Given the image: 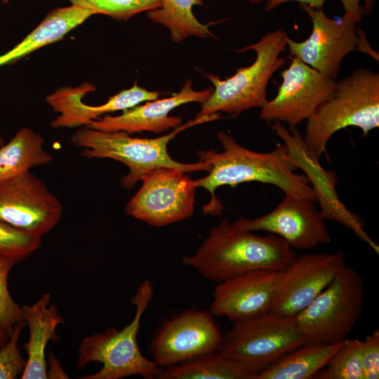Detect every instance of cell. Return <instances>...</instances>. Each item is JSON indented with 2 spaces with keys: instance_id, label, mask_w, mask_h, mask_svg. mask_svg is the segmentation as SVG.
<instances>
[{
  "instance_id": "f546056e",
  "label": "cell",
  "mask_w": 379,
  "mask_h": 379,
  "mask_svg": "<svg viewBox=\"0 0 379 379\" xmlns=\"http://www.w3.org/2000/svg\"><path fill=\"white\" fill-rule=\"evenodd\" d=\"M25 320L18 322L5 345L0 348V379H15L22 373L26 359L21 354L19 340Z\"/></svg>"
},
{
  "instance_id": "52a82bcc",
  "label": "cell",
  "mask_w": 379,
  "mask_h": 379,
  "mask_svg": "<svg viewBox=\"0 0 379 379\" xmlns=\"http://www.w3.org/2000/svg\"><path fill=\"white\" fill-rule=\"evenodd\" d=\"M362 277L347 265L303 310L294 316L305 345L343 341L358 321L364 302Z\"/></svg>"
},
{
  "instance_id": "44dd1931",
  "label": "cell",
  "mask_w": 379,
  "mask_h": 379,
  "mask_svg": "<svg viewBox=\"0 0 379 379\" xmlns=\"http://www.w3.org/2000/svg\"><path fill=\"white\" fill-rule=\"evenodd\" d=\"M93 15V11L74 5L52 10L22 41L0 55V66L12 64L44 46L60 40Z\"/></svg>"
},
{
  "instance_id": "7a4b0ae2",
  "label": "cell",
  "mask_w": 379,
  "mask_h": 379,
  "mask_svg": "<svg viewBox=\"0 0 379 379\" xmlns=\"http://www.w3.org/2000/svg\"><path fill=\"white\" fill-rule=\"evenodd\" d=\"M296 256L281 237L238 230L225 218L211 230L196 253L182 261L206 279L220 283L261 269L284 270Z\"/></svg>"
},
{
  "instance_id": "e575fe53",
  "label": "cell",
  "mask_w": 379,
  "mask_h": 379,
  "mask_svg": "<svg viewBox=\"0 0 379 379\" xmlns=\"http://www.w3.org/2000/svg\"><path fill=\"white\" fill-rule=\"evenodd\" d=\"M357 34H358V42H357L356 50L363 52L364 53L368 54L375 60L378 61V54L371 48L366 37L365 32L361 29L358 27Z\"/></svg>"
},
{
  "instance_id": "4dcf8cb0",
  "label": "cell",
  "mask_w": 379,
  "mask_h": 379,
  "mask_svg": "<svg viewBox=\"0 0 379 379\" xmlns=\"http://www.w3.org/2000/svg\"><path fill=\"white\" fill-rule=\"evenodd\" d=\"M361 364L364 379L379 378L378 329H375L361 341Z\"/></svg>"
},
{
  "instance_id": "4316f807",
  "label": "cell",
  "mask_w": 379,
  "mask_h": 379,
  "mask_svg": "<svg viewBox=\"0 0 379 379\" xmlns=\"http://www.w3.org/2000/svg\"><path fill=\"white\" fill-rule=\"evenodd\" d=\"M74 5L93 11L95 15H108L117 20H128L144 11L158 9L161 0H67Z\"/></svg>"
},
{
  "instance_id": "cb8c5ba5",
  "label": "cell",
  "mask_w": 379,
  "mask_h": 379,
  "mask_svg": "<svg viewBox=\"0 0 379 379\" xmlns=\"http://www.w3.org/2000/svg\"><path fill=\"white\" fill-rule=\"evenodd\" d=\"M158 379H253L237 361L215 351L161 369Z\"/></svg>"
},
{
  "instance_id": "8fae6325",
  "label": "cell",
  "mask_w": 379,
  "mask_h": 379,
  "mask_svg": "<svg viewBox=\"0 0 379 379\" xmlns=\"http://www.w3.org/2000/svg\"><path fill=\"white\" fill-rule=\"evenodd\" d=\"M281 76L282 82L277 95L260 107V118L266 122L297 126L308 119L335 90V79L324 76L295 56Z\"/></svg>"
},
{
  "instance_id": "e0dca14e",
  "label": "cell",
  "mask_w": 379,
  "mask_h": 379,
  "mask_svg": "<svg viewBox=\"0 0 379 379\" xmlns=\"http://www.w3.org/2000/svg\"><path fill=\"white\" fill-rule=\"evenodd\" d=\"M281 272L261 269L218 283L210 312L234 323L270 312Z\"/></svg>"
},
{
  "instance_id": "1f68e13d",
  "label": "cell",
  "mask_w": 379,
  "mask_h": 379,
  "mask_svg": "<svg viewBox=\"0 0 379 379\" xmlns=\"http://www.w3.org/2000/svg\"><path fill=\"white\" fill-rule=\"evenodd\" d=\"M344 14L350 16L357 23L366 15H370L377 0H340Z\"/></svg>"
},
{
  "instance_id": "8d00e7d4",
  "label": "cell",
  "mask_w": 379,
  "mask_h": 379,
  "mask_svg": "<svg viewBox=\"0 0 379 379\" xmlns=\"http://www.w3.org/2000/svg\"><path fill=\"white\" fill-rule=\"evenodd\" d=\"M247 1H248L251 4H259L263 1V0H247Z\"/></svg>"
},
{
  "instance_id": "8992f818",
  "label": "cell",
  "mask_w": 379,
  "mask_h": 379,
  "mask_svg": "<svg viewBox=\"0 0 379 379\" xmlns=\"http://www.w3.org/2000/svg\"><path fill=\"white\" fill-rule=\"evenodd\" d=\"M288 38L282 29L269 32L258 42L237 51H255L256 58L250 66L238 69L234 75L224 80L213 74H205L214 87L211 95L201 103V111L195 118L221 112L238 115L261 107L267 100L270 79L286 62L279 55L287 45Z\"/></svg>"
},
{
  "instance_id": "484cf974",
  "label": "cell",
  "mask_w": 379,
  "mask_h": 379,
  "mask_svg": "<svg viewBox=\"0 0 379 379\" xmlns=\"http://www.w3.org/2000/svg\"><path fill=\"white\" fill-rule=\"evenodd\" d=\"M317 379H364L361 364V341L344 340L326 365L313 377Z\"/></svg>"
},
{
  "instance_id": "30bf717a",
  "label": "cell",
  "mask_w": 379,
  "mask_h": 379,
  "mask_svg": "<svg viewBox=\"0 0 379 379\" xmlns=\"http://www.w3.org/2000/svg\"><path fill=\"white\" fill-rule=\"evenodd\" d=\"M271 128L284 141L288 159L297 168L305 172L325 220L334 221L352 230L378 254L379 246L365 231L364 221L340 199L335 188L338 182L336 173L324 169L319 161V159L306 151L297 126L287 128L283 123L275 121Z\"/></svg>"
},
{
  "instance_id": "9a60e30c",
  "label": "cell",
  "mask_w": 379,
  "mask_h": 379,
  "mask_svg": "<svg viewBox=\"0 0 379 379\" xmlns=\"http://www.w3.org/2000/svg\"><path fill=\"white\" fill-rule=\"evenodd\" d=\"M308 197L285 194L268 213L253 219L240 218L232 222L240 230L264 231L284 239L291 248L308 250L331 243L325 219Z\"/></svg>"
},
{
  "instance_id": "d6986e66",
  "label": "cell",
  "mask_w": 379,
  "mask_h": 379,
  "mask_svg": "<svg viewBox=\"0 0 379 379\" xmlns=\"http://www.w3.org/2000/svg\"><path fill=\"white\" fill-rule=\"evenodd\" d=\"M95 86L84 83L77 87H63L48 95L46 100L60 115L51 121L54 128L87 126L102 114L124 110L145 101L154 100L159 96L158 91H149L135 83L131 88L110 97L105 104L91 106L83 102L86 93L95 91Z\"/></svg>"
},
{
  "instance_id": "ac0fdd59",
  "label": "cell",
  "mask_w": 379,
  "mask_h": 379,
  "mask_svg": "<svg viewBox=\"0 0 379 379\" xmlns=\"http://www.w3.org/2000/svg\"><path fill=\"white\" fill-rule=\"evenodd\" d=\"M213 88L194 91L187 79L181 90L171 97L151 100L142 105L123 110L121 114L105 116L93 121L87 126L107 132L124 131L129 134L150 131L164 133L182 125L181 117L169 116L174 108L189 102H204L213 92Z\"/></svg>"
},
{
  "instance_id": "7c38bea8",
  "label": "cell",
  "mask_w": 379,
  "mask_h": 379,
  "mask_svg": "<svg viewBox=\"0 0 379 379\" xmlns=\"http://www.w3.org/2000/svg\"><path fill=\"white\" fill-rule=\"evenodd\" d=\"M62 206L30 171L0 182V220L42 237L60 220Z\"/></svg>"
},
{
  "instance_id": "3957f363",
  "label": "cell",
  "mask_w": 379,
  "mask_h": 379,
  "mask_svg": "<svg viewBox=\"0 0 379 379\" xmlns=\"http://www.w3.org/2000/svg\"><path fill=\"white\" fill-rule=\"evenodd\" d=\"M220 113L194 118L171 133L155 138L132 137L124 131L107 132L84 126L72 135L71 141L83 148L81 156L88 158H108L124 163L129 172L121 179L122 186L129 190L149 171L160 167L173 168L185 173L206 171V162L182 163L173 160L168 153V142L180 131L200 124L220 119Z\"/></svg>"
},
{
  "instance_id": "d4e9b609",
  "label": "cell",
  "mask_w": 379,
  "mask_h": 379,
  "mask_svg": "<svg viewBox=\"0 0 379 379\" xmlns=\"http://www.w3.org/2000/svg\"><path fill=\"white\" fill-rule=\"evenodd\" d=\"M202 4V0H161V6L148 11L147 15L152 21L168 28L175 43L192 36L213 37L209 25L199 22L192 12L194 6Z\"/></svg>"
},
{
  "instance_id": "4fadbf2b",
  "label": "cell",
  "mask_w": 379,
  "mask_h": 379,
  "mask_svg": "<svg viewBox=\"0 0 379 379\" xmlns=\"http://www.w3.org/2000/svg\"><path fill=\"white\" fill-rule=\"evenodd\" d=\"M299 8L310 18L312 30L305 41L297 42L287 39L291 54L324 76L335 79L343 58L356 51L357 23L345 14L334 20L328 18L322 8L301 4Z\"/></svg>"
},
{
  "instance_id": "5b68a950",
  "label": "cell",
  "mask_w": 379,
  "mask_h": 379,
  "mask_svg": "<svg viewBox=\"0 0 379 379\" xmlns=\"http://www.w3.org/2000/svg\"><path fill=\"white\" fill-rule=\"evenodd\" d=\"M153 296L150 281L138 286L131 302L135 306L132 321L122 329L110 327L81 340L78 347L77 368L98 362L102 368L81 379H120L138 375L146 379L157 378L161 368L142 355L137 342L140 320Z\"/></svg>"
},
{
  "instance_id": "277c9868",
  "label": "cell",
  "mask_w": 379,
  "mask_h": 379,
  "mask_svg": "<svg viewBox=\"0 0 379 379\" xmlns=\"http://www.w3.org/2000/svg\"><path fill=\"white\" fill-rule=\"evenodd\" d=\"M302 140L306 151L320 159L331 137L355 126L363 136L379 126V74L364 67L336 81L333 95L306 120Z\"/></svg>"
},
{
  "instance_id": "f35d334b",
  "label": "cell",
  "mask_w": 379,
  "mask_h": 379,
  "mask_svg": "<svg viewBox=\"0 0 379 379\" xmlns=\"http://www.w3.org/2000/svg\"><path fill=\"white\" fill-rule=\"evenodd\" d=\"M4 140L2 138H0V146H1L2 145H4Z\"/></svg>"
},
{
  "instance_id": "5bb4252c",
  "label": "cell",
  "mask_w": 379,
  "mask_h": 379,
  "mask_svg": "<svg viewBox=\"0 0 379 379\" xmlns=\"http://www.w3.org/2000/svg\"><path fill=\"white\" fill-rule=\"evenodd\" d=\"M346 266L341 251L297 255L281 272L270 312L280 316H295Z\"/></svg>"
},
{
  "instance_id": "ba28073f",
  "label": "cell",
  "mask_w": 379,
  "mask_h": 379,
  "mask_svg": "<svg viewBox=\"0 0 379 379\" xmlns=\"http://www.w3.org/2000/svg\"><path fill=\"white\" fill-rule=\"evenodd\" d=\"M305 344L293 317L268 312L234 322L223 334L218 351L255 379L284 355Z\"/></svg>"
},
{
  "instance_id": "6da1fadb",
  "label": "cell",
  "mask_w": 379,
  "mask_h": 379,
  "mask_svg": "<svg viewBox=\"0 0 379 379\" xmlns=\"http://www.w3.org/2000/svg\"><path fill=\"white\" fill-rule=\"evenodd\" d=\"M222 152L199 150L200 161L211 165L208 174L195 180L197 187L207 190L211 195L204 213L221 215L222 204L215 190L223 185L232 187L246 182L271 184L285 194L315 199L314 192L305 175L297 173V167L288 159L284 145L278 144L270 152H257L244 147L225 131L217 133Z\"/></svg>"
},
{
  "instance_id": "83f0119b",
  "label": "cell",
  "mask_w": 379,
  "mask_h": 379,
  "mask_svg": "<svg viewBox=\"0 0 379 379\" xmlns=\"http://www.w3.org/2000/svg\"><path fill=\"white\" fill-rule=\"evenodd\" d=\"M41 244V237L18 230L0 220V256L19 262Z\"/></svg>"
},
{
  "instance_id": "74e56055",
  "label": "cell",
  "mask_w": 379,
  "mask_h": 379,
  "mask_svg": "<svg viewBox=\"0 0 379 379\" xmlns=\"http://www.w3.org/2000/svg\"><path fill=\"white\" fill-rule=\"evenodd\" d=\"M10 0H0L1 2L4 3V4H8Z\"/></svg>"
},
{
  "instance_id": "d6a6232c",
  "label": "cell",
  "mask_w": 379,
  "mask_h": 379,
  "mask_svg": "<svg viewBox=\"0 0 379 379\" xmlns=\"http://www.w3.org/2000/svg\"><path fill=\"white\" fill-rule=\"evenodd\" d=\"M47 378H68V375L62 368L59 359L51 352L46 361Z\"/></svg>"
},
{
  "instance_id": "2e32d148",
  "label": "cell",
  "mask_w": 379,
  "mask_h": 379,
  "mask_svg": "<svg viewBox=\"0 0 379 379\" xmlns=\"http://www.w3.org/2000/svg\"><path fill=\"white\" fill-rule=\"evenodd\" d=\"M222 336L210 312L187 310L157 331L151 344L152 360L166 368L218 351Z\"/></svg>"
},
{
  "instance_id": "7402d4cb",
  "label": "cell",
  "mask_w": 379,
  "mask_h": 379,
  "mask_svg": "<svg viewBox=\"0 0 379 379\" xmlns=\"http://www.w3.org/2000/svg\"><path fill=\"white\" fill-rule=\"evenodd\" d=\"M44 145L40 134L23 127L7 144L0 146V182L50 163L53 155Z\"/></svg>"
},
{
  "instance_id": "836d02e7",
  "label": "cell",
  "mask_w": 379,
  "mask_h": 379,
  "mask_svg": "<svg viewBox=\"0 0 379 379\" xmlns=\"http://www.w3.org/2000/svg\"><path fill=\"white\" fill-rule=\"evenodd\" d=\"M327 0H267L265 4V10L271 11L281 4L289 1H296L301 4H306L312 8L320 9L323 8L324 3Z\"/></svg>"
},
{
  "instance_id": "f1b7e54d",
  "label": "cell",
  "mask_w": 379,
  "mask_h": 379,
  "mask_svg": "<svg viewBox=\"0 0 379 379\" xmlns=\"http://www.w3.org/2000/svg\"><path fill=\"white\" fill-rule=\"evenodd\" d=\"M15 262L0 256V328L10 337L15 326L24 320L22 307L11 296L8 279Z\"/></svg>"
},
{
  "instance_id": "d590c367",
  "label": "cell",
  "mask_w": 379,
  "mask_h": 379,
  "mask_svg": "<svg viewBox=\"0 0 379 379\" xmlns=\"http://www.w3.org/2000/svg\"><path fill=\"white\" fill-rule=\"evenodd\" d=\"M8 338V335L0 328V348L5 345Z\"/></svg>"
},
{
  "instance_id": "9c48e42d",
  "label": "cell",
  "mask_w": 379,
  "mask_h": 379,
  "mask_svg": "<svg viewBox=\"0 0 379 379\" xmlns=\"http://www.w3.org/2000/svg\"><path fill=\"white\" fill-rule=\"evenodd\" d=\"M140 189L125 207L128 215L154 227H162L192 216L195 180L185 172L160 167L145 173Z\"/></svg>"
},
{
  "instance_id": "ffe728a7",
  "label": "cell",
  "mask_w": 379,
  "mask_h": 379,
  "mask_svg": "<svg viewBox=\"0 0 379 379\" xmlns=\"http://www.w3.org/2000/svg\"><path fill=\"white\" fill-rule=\"evenodd\" d=\"M23 318L29 328V339L24 344L27 353L22 379H47L46 348L51 340H56L57 326L65 322L58 308L51 304V295L44 293L31 305L22 307Z\"/></svg>"
},
{
  "instance_id": "603a6c76",
  "label": "cell",
  "mask_w": 379,
  "mask_h": 379,
  "mask_svg": "<svg viewBox=\"0 0 379 379\" xmlns=\"http://www.w3.org/2000/svg\"><path fill=\"white\" fill-rule=\"evenodd\" d=\"M342 342L327 345H303L284 355L255 379L313 378L326 365Z\"/></svg>"
}]
</instances>
